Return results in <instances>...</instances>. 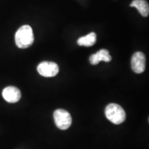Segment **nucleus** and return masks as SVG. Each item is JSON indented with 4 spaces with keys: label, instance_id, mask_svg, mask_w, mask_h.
Segmentation results:
<instances>
[{
    "label": "nucleus",
    "instance_id": "f257e3e1",
    "mask_svg": "<svg viewBox=\"0 0 149 149\" xmlns=\"http://www.w3.org/2000/svg\"><path fill=\"white\" fill-rule=\"evenodd\" d=\"M16 45L19 48H27L34 42L33 29L29 25H24L17 30L15 34Z\"/></svg>",
    "mask_w": 149,
    "mask_h": 149
},
{
    "label": "nucleus",
    "instance_id": "f03ea898",
    "mask_svg": "<svg viewBox=\"0 0 149 149\" xmlns=\"http://www.w3.org/2000/svg\"><path fill=\"white\" fill-rule=\"evenodd\" d=\"M105 115L108 120L115 124H120L126 120V113L120 105L110 104L106 107Z\"/></svg>",
    "mask_w": 149,
    "mask_h": 149
},
{
    "label": "nucleus",
    "instance_id": "7ed1b4c3",
    "mask_svg": "<svg viewBox=\"0 0 149 149\" xmlns=\"http://www.w3.org/2000/svg\"><path fill=\"white\" fill-rule=\"evenodd\" d=\"M55 123L57 128L61 130H66L71 126L72 117L68 111L64 109H57L53 114Z\"/></svg>",
    "mask_w": 149,
    "mask_h": 149
},
{
    "label": "nucleus",
    "instance_id": "20e7f679",
    "mask_svg": "<svg viewBox=\"0 0 149 149\" xmlns=\"http://www.w3.org/2000/svg\"><path fill=\"white\" fill-rule=\"evenodd\" d=\"M37 71L43 77H55L59 72V66L55 62L43 61L37 66Z\"/></svg>",
    "mask_w": 149,
    "mask_h": 149
},
{
    "label": "nucleus",
    "instance_id": "39448f33",
    "mask_svg": "<svg viewBox=\"0 0 149 149\" xmlns=\"http://www.w3.org/2000/svg\"><path fill=\"white\" fill-rule=\"evenodd\" d=\"M131 68L135 73H142L146 68V57L141 52H136L131 58Z\"/></svg>",
    "mask_w": 149,
    "mask_h": 149
},
{
    "label": "nucleus",
    "instance_id": "423d86ee",
    "mask_svg": "<svg viewBox=\"0 0 149 149\" xmlns=\"http://www.w3.org/2000/svg\"><path fill=\"white\" fill-rule=\"evenodd\" d=\"M2 96L9 103H15L21 98V92L15 86H8L2 91Z\"/></svg>",
    "mask_w": 149,
    "mask_h": 149
},
{
    "label": "nucleus",
    "instance_id": "0eeeda50",
    "mask_svg": "<svg viewBox=\"0 0 149 149\" xmlns=\"http://www.w3.org/2000/svg\"><path fill=\"white\" fill-rule=\"evenodd\" d=\"M111 59L112 57L110 55L109 52L106 49H101L96 53L91 55L89 60L91 64L97 65L102 61H105V62H110Z\"/></svg>",
    "mask_w": 149,
    "mask_h": 149
},
{
    "label": "nucleus",
    "instance_id": "6e6552de",
    "mask_svg": "<svg viewBox=\"0 0 149 149\" xmlns=\"http://www.w3.org/2000/svg\"><path fill=\"white\" fill-rule=\"evenodd\" d=\"M130 6L135 7L143 17H147L149 14V6L146 0H134L130 3Z\"/></svg>",
    "mask_w": 149,
    "mask_h": 149
},
{
    "label": "nucleus",
    "instance_id": "1a4fd4ad",
    "mask_svg": "<svg viewBox=\"0 0 149 149\" xmlns=\"http://www.w3.org/2000/svg\"><path fill=\"white\" fill-rule=\"evenodd\" d=\"M97 40V35L95 33H91L86 36L80 37L77 40V44L79 46H92L95 44Z\"/></svg>",
    "mask_w": 149,
    "mask_h": 149
}]
</instances>
